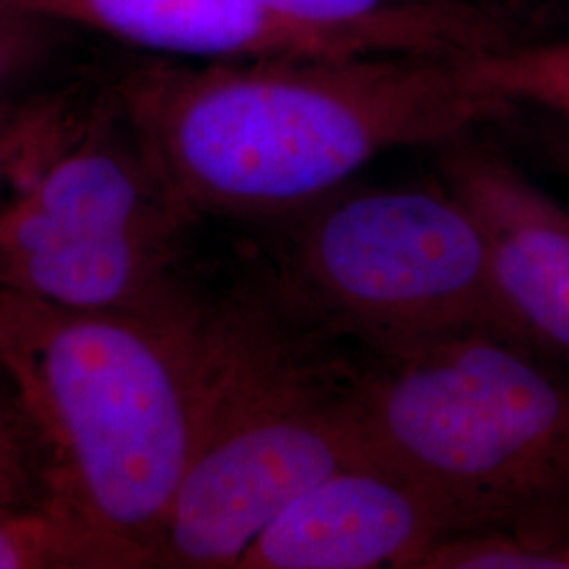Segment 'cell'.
<instances>
[{
  "mask_svg": "<svg viewBox=\"0 0 569 569\" xmlns=\"http://www.w3.org/2000/svg\"><path fill=\"white\" fill-rule=\"evenodd\" d=\"M465 56L180 61L142 56L108 82L180 203L264 226L350 182L376 157L500 124Z\"/></svg>",
  "mask_w": 569,
  "mask_h": 569,
  "instance_id": "6da1fadb",
  "label": "cell"
},
{
  "mask_svg": "<svg viewBox=\"0 0 569 569\" xmlns=\"http://www.w3.org/2000/svg\"><path fill=\"white\" fill-rule=\"evenodd\" d=\"M366 352L289 300L260 260L209 298L190 462L157 568L239 566L306 489L371 460Z\"/></svg>",
  "mask_w": 569,
  "mask_h": 569,
  "instance_id": "7a4b0ae2",
  "label": "cell"
},
{
  "mask_svg": "<svg viewBox=\"0 0 569 569\" xmlns=\"http://www.w3.org/2000/svg\"><path fill=\"white\" fill-rule=\"evenodd\" d=\"M209 298L119 315L0 287V371L49 500L142 550L148 568L192 453Z\"/></svg>",
  "mask_w": 569,
  "mask_h": 569,
  "instance_id": "3957f363",
  "label": "cell"
},
{
  "mask_svg": "<svg viewBox=\"0 0 569 569\" xmlns=\"http://www.w3.org/2000/svg\"><path fill=\"white\" fill-rule=\"evenodd\" d=\"M373 460L416 481L451 533L507 529L569 540V376L489 329L367 355Z\"/></svg>",
  "mask_w": 569,
  "mask_h": 569,
  "instance_id": "277c9868",
  "label": "cell"
},
{
  "mask_svg": "<svg viewBox=\"0 0 569 569\" xmlns=\"http://www.w3.org/2000/svg\"><path fill=\"white\" fill-rule=\"evenodd\" d=\"M260 230V260L289 300L367 355L472 329L519 340L481 228L437 178L350 180Z\"/></svg>",
  "mask_w": 569,
  "mask_h": 569,
  "instance_id": "5b68a950",
  "label": "cell"
},
{
  "mask_svg": "<svg viewBox=\"0 0 569 569\" xmlns=\"http://www.w3.org/2000/svg\"><path fill=\"white\" fill-rule=\"evenodd\" d=\"M68 30H89L180 61L310 60L411 53L427 42L413 13L361 23L306 20L266 0H0Z\"/></svg>",
  "mask_w": 569,
  "mask_h": 569,
  "instance_id": "8992f818",
  "label": "cell"
},
{
  "mask_svg": "<svg viewBox=\"0 0 569 569\" xmlns=\"http://www.w3.org/2000/svg\"><path fill=\"white\" fill-rule=\"evenodd\" d=\"M472 127L430 146L437 180L481 228L517 338L569 376V207Z\"/></svg>",
  "mask_w": 569,
  "mask_h": 569,
  "instance_id": "52a82bcc",
  "label": "cell"
},
{
  "mask_svg": "<svg viewBox=\"0 0 569 569\" xmlns=\"http://www.w3.org/2000/svg\"><path fill=\"white\" fill-rule=\"evenodd\" d=\"M194 222L103 84L74 140L0 211V251L129 234L186 239Z\"/></svg>",
  "mask_w": 569,
  "mask_h": 569,
  "instance_id": "ba28073f",
  "label": "cell"
},
{
  "mask_svg": "<svg viewBox=\"0 0 569 569\" xmlns=\"http://www.w3.org/2000/svg\"><path fill=\"white\" fill-rule=\"evenodd\" d=\"M451 531L427 489L371 458L291 500L237 569H413Z\"/></svg>",
  "mask_w": 569,
  "mask_h": 569,
  "instance_id": "9c48e42d",
  "label": "cell"
},
{
  "mask_svg": "<svg viewBox=\"0 0 569 569\" xmlns=\"http://www.w3.org/2000/svg\"><path fill=\"white\" fill-rule=\"evenodd\" d=\"M183 241L129 234L7 249L0 287L79 310L167 315L204 296L183 270Z\"/></svg>",
  "mask_w": 569,
  "mask_h": 569,
  "instance_id": "30bf717a",
  "label": "cell"
},
{
  "mask_svg": "<svg viewBox=\"0 0 569 569\" xmlns=\"http://www.w3.org/2000/svg\"><path fill=\"white\" fill-rule=\"evenodd\" d=\"M0 569H148V561L47 498L0 509Z\"/></svg>",
  "mask_w": 569,
  "mask_h": 569,
  "instance_id": "8fae6325",
  "label": "cell"
},
{
  "mask_svg": "<svg viewBox=\"0 0 569 569\" xmlns=\"http://www.w3.org/2000/svg\"><path fill=\"white\" fill-rule=\"evenodd\" d=\"M98 91L42 87L0 103V211L74 140Z\"/></svg>",
  "mask_w": 569,
  "mask_h": 569,
  "instance_id": "7c38bea8",
  "label": "cell"
},
{
  "mask_svg": "<svg viewBox=\"0 0 569 569\" xmlns=\"http://www.w3.org/2000/svg\"><path fill=\"white\" fill-rule=\"evenodd\" d=\"M477 89L512 110H531L569 121V34L512 42L462 58Z\"/></svg>",
  "mask_w": 569,
  "mask_h": 569,
  "instance_id": "4fadbf2b",
  "label": "cell"
},
{
  "mask_svg": "<svg viewBox=\"0 0 569 569\" xmlns=\"http://www.w3.org/2000/svg\"><path fill=\"white\" fill-rule=\"evenodd\" d=\"M413 569H569V540L477 529L435 540Z\"/></svg>",
  "mask_w": 569,
  "mask_h": 569,
  "instance_id": "5bb4252c",
  "label": "cell"
},
{
  "mask_svg": "<svg viewBox=\"0 0 569 569\" xmlns=\"http://www.w3.org/2000/svg\"><path fill=\"white\" fill-rule=\"evenodd\" d=\"M68 28L0 7V103L42 89Z\"/></svg>",
  "mask_w": 569,
  "mask_h": 569,
  "instance_id": "9a60e30c",
  "label": "cell"
},
{
  "mask_svg": "<svg viewBox=\"0 0 569 569\" xmlns=\"http://www.w3.org/2000/svg\"><path fill=\"white\" fill-rule=\"evenodd\" d=\"M47 500L41 451L18 403L0 407V509Z\"/></svg>",
  "mask_w": 569,
  "mask_h": 569,
  "instance_id": "2e32d148",
  "label": "cell"
},
{
  "mask_svg": "<svg viewBox=\"0 0 569 569\" xmlns=\"http://www.w3.org/2000/svg\"><path fill=\"white\" fill-rule=\"evenodd\" d=\"M512 42L547 41L569 34V0H470Z\"/></svg>",
  "mask_w": 569,
  "mask_h": 569,
  "instance_id": "e0dca14e",
  "label": "cell"
},
{
  "mask_svg": "<svg viewBox=\"0 0 569 569\" xmlns=\"http://www.w3.org/2000/svg\"><path fill=\"white\" fill-rule=\"evenodd\" d=\"M284 13L327 23H361L385 20L407 11H418L462 0H266ZM470 2V0H468Z\"/></svg>",
  "mask_w": 569,
  "mask_h": 569,
  "instance_id": "ac0fdd59",
  "label": "cell"
},
{
  "mask_svg": "<svg viewBox=\"0 0 569 569\" xmlns=\"http://www.w3.org/2000/svg\"><path fill=\"white\" fill-rule=\"evenodd\" d=\"M528 140L533 152L569 180V121L531 110H515L507 121Z\"/></svg>",
  "mask_w": 569,
  "mask_h": 569,
  "instance_id": "d6986e66",
  "label": "cell"
},
{
  "mask_svg": "<svg viewBox=\"0 0 569 569\" xmlns=\"http://www.w3.org/2000/svg\"><path fill=\"white\" fill-rule=\"evenodd\" d=\"M13 403H16L13 392H11V388H9L7 378H4L2 371H0V407L13 406Z\"/></svg>",
  "mask_w": 569,
  "mask_h": 569,
  "instance_id": "ffe728a7",
  "label": "cell"
}]
</instances>
